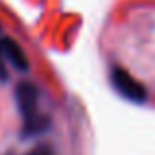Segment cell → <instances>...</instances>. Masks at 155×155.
Returning a JSON list of instances; mask_svg holds the SVG:
<instances>
[{"label": "cell", "mask_w": 155, "mask_h": 155, "mask_svg": "<svg viewBox=\"0 0 155 155\" xmlns=\"http://www.w3.org/2000/svg\"><path fill=\"white\" fill-rule=\"evenodd\" d=\"M16 102L24 116V134L35 136L47 128V118L39 114V91L34 83H20L16 87Z\"/></svg>", "instance_id": "6da1fadb"}, {"label": "cell", "mask_w": 155, "mask_h": 155, "mask_svg": "<svg viewBox=\"0 0 155 155\" xmlns=\"http://www.w3.org/2000/svg\"><path fill=\"white\" fill-rule=\"evenodd\" d=\"M110 81H112V87L116 88V92L120 96H124L130 102H145L147 100V91L145 87L140 83L137 79H134L126 69L122 67H114L110 73Z\"/></svg>", "instance_id": "7a4b0ae2"}, {"label": "cell", "mask_w": 155, "mask_h": 155, "mask_svg": "<svg viewBox=\"0 0 155 155\" xmlns=\"http://www.w3.org/2000/svg\"><path fill=\"white\" fill-rule=\"evenodd\" d=\"M0 51H2L4 59H8L16 69H20V71H26V69H28V59H26V55H24L22 47H20L18 43L14 41V39L4 38L2 41H0Z\"/></svg>", "instance_id": "3957f363"}, {"label": "cell", "mask_w": 155, "mask_h": 155, "mask_svg": "<svg viewBox=\"0 0 155 155\" xmlns=\"http://www.w3.org/2000/svg\"><path fill=\"white\" fill-rule=\"evenodd\" d=\"M28 155H55L51 151V147H45V145H39V147H35L34 151H30Z\"/></svg>", "instance_id": "277c9868"}, {"label": "cell", "mask_w": 155, "mask_h": 155, "mask_svg": "<svg viewBox=\"0 0 155 155\" xmlns=\"http://www.w3.org/2000/svg\"><path fill=\"white\" fill-rule=\"evenodd\" d=\"M4 55H2V51H0V81H6L8 79V71H6V63H4Z\"/></svg>", "instance_id": "5b68a950"}]
</instances>
